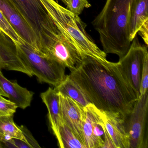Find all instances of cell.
Returning a JSON list of instances; mask_svg holds the SVG:
<instances>
[{"label":"cell","instance_id":"5","mask_svg":"<svg viewBox=\"0 0 148 148\" xmlns=\"http://www.w3.org/2000/svg\"><path fill=\"white\" fill-rule=\"evenodd\" d=\"M15 44L21 58L33 75L37 77L39 82L55 86L65 79V67L47 57L21 39Z\"/></svg>","mask_w":148,"mask_h":148},{"label":"cell","instance_id":"22","mask_svg":"<svg viewBox=\"0 0 148 148\" xmlns=\"http://www.w3.org/2000/svg\"><path fill=\"white\" fill-rule=\"evenodd\" d=\"M148 56L146 57L144 62L141 75V87L140 96L144 95L148 92Z\"/></svg>","mask_w":148,"mask_h":148},{"label":"cell","instance_id":"18","mask_svg":"<svg viewBox=\"0 0 148 148\" xmlns=\"http://www.w3.org/2000/svg\"><path fill=\"white\" fill-rule=\"evenodd\" d=\"M59 131L62 148H86L83 142L63 120L60 123Z\"/></svg>","mask_w":148,"mask_h":148},{"label":"cell","instance_id":"23","mask_svg":"<svg viewBox=\"0 0 148 148\" xmlns=\"http://www.w3.org/2000/svg\"><path fill=\"white\" fill-rule=\"evenodd\" d=\"M19 127L22 131L25 137L26 138L27 143L32 146V148H40V146L38 142L26 127L23 125H21Z\"/></svg>","mask_w":148,"mask_h":148},{"label":"cell","instance_id":"12","mask_svg":"<svg viewBox=\"0 0 148 148\" xmlns=\"http://www.w3.org/2000/svg\"><path fill=\"white\" fill-rule=\"evenodd\" d=\"M100 110V116L115 148H130L125 118L119 112Z\"/></svg>","mask_w":148,"mask_h":148},{"label":"cell","instance_id":"20","mask_svg":"<svg viewBox=\"0 0 148 148\" xmlns=\"http://www.w3.org/2000/svg\"><path fill=\"white\" fill-rule=\"evenodd\" d=\"M17 108L15 104L0 95V116L14 115Z\"/></svg>","mask_w":148,"mask_h":148},{"label":"cell","instance_id":"8","mask_svg":"<svg viewBox=\"0 0 148 148\" xmlns=\"http://www.w3.org/2000/svg\"><path fill=\"white\" fill-rule=\"evenodd\" d=\"M83 131L86 148H103L107 132L99 109L90 103L84 107Z\"/></svg>","mask_w":148,"mask_h":148},{"label":"cell","instance_id":"6","mask_svg":"<svg viewBox=\"0 0 148 148\" xmlns=\"http://www.w3.org/2000/svg\"><path fill=\"white\" fill-rule=\"evenodd\" d=\"M148 92L140 96L132 110L125 118L130 148H148Z\"/></svg>","mask_w":148,"mask_h":148},{"label":"cell","instance_id":"11","mask_svg":"<svg viewBox=\"0 0 148 148\" xmlns=\"http://www.w3.org/2000/svg\"><path fill=\"white\" fill-rule=\"evenodd\" d=\"M16 71L33 76L20 57L15 42L0 32V70Z\"/></svg>","mask_w":148,"mask_h":148},{"label":"cell","instance_id":"13","mask_svg":"<svg viewBox=\"0 0 148 148\" xmlns=\"http://www.w3.org/2000/svg\"><path fill=\"white\" fill-rule=\"evenodd\" d=\"M0 87L9 100L18 108L25 109L31 105L34 92L20 86L16 82L8 80L0 70Z\"/></svg>","mask_w":148,"mask_h":148},{"label":"cell","instance_id":"19","mask_svg":"<svg viewBox=\"0 0 148 148\" xmlns=\"http://www.w3.org/2000/svg\"><path fill=\"white\" fill-rule=\"evenodd\" d=\"M0 32L3 33L15 43L20 42L21 40L14 29L7 20L3 14L0 11Z\"/></svg>","mask_w":148,"mask_h":148},{"label":"cell","instance_id":"17","mask_svg":"<svg viewBox=\"0 0 148 148\" xmlns=\"http://www.w3.org/2000/svg\"><path fill=\"white\" fill-rule=\"evenodd\" d=\"M14 115L0 116V143L12 138L21 139L27 143L20 128L14 123Z\"/></svg>","mask_w":148,"mask_h":148},{"label":"cell","instance_id":"16","mask_svg":"<svg viewBox=\"0 0 148 148\" xmlns=\"http://www.w3.org/2000/svg\"><path fill=\"white\" fill-rule=\"evenodd\" d=\"M54 90L58 93L71 98L83 107L91 103L77 84L69 75H66L61 83L54 86Z\"/></svg>","mask_w":148,"mask_h":148},{"label":"cell","instance_id":"4","mask_svg":"<svg viewBox=\"0 0 148 148\" xmlns=\"http://www.w3.org/2000/svg\"><path fill=\"white\" fill-rule=\"evenodd\" d=\"M20 13L33 30L39 51L44 54L64 38L40 0H12Z\"/></svg>","mask_w":148,"mask_h":148},{"label":"cell","instance_id":"10","mask_svg":"<svg viewBox=\"0 0 148 148\" xmlns=\"http://www.w3.org/2000/svg\"><path fill=\"white\" fill-rule=\"evenodd\" d=\"M58 93L61 120L64 122L85 145L83 131L84 107L71 98Z\"/></svg>","mask_w":148,"mask_h":148},{"label":"cell","instance_id":"27","mask_svg":"<svg viewBox=\"0 0 148 148\" xmlns=\"http://www.w3.org/2000/svg\"></svg>","mask_w":148,"mask_h":148},{"label":"cell","instance_id":"15","mask_svg":"<svg viewBox=\"0 0 148 148\" xmlns=\"http://www.w3.org/2000/svg\"><path fill=\"white\" fill-rule=\"evenodd\" d=\"M148 21V0H134L132 5L129 23V37L132 42L138 30Z\"/></svg>","mask_w":148,"mask_h":148},{"label":"cell","instance_id":"7","mask_svg":"<svg viewBox=\"0 0 148 148\" xmlns=\"http://www.w3.org/2000/svg\"><path fill=\"white\" fill-rule=\"evenodd\" d=\"M147 56L148 46L141 44L137 35L132 41L126 54L118 62L128 82L138 98L140 96L143 66Z\"/></svg>","mask_w":148,"mask_h":148},{"label":"cell","instance_id":"24","mask_svg":"<svg viewBox=\"0 0 148 148\" xmlns=\"http://www.w3.org/2000/svg\"><path fill=\"white\" fill-rule=\"evenodd\" d=\"M138 34L142 37L145 45H148V21H146L140 27Z\"/></svg>","mask_w":148,"mask_h":148},{"label":"cell","instance_id":"9","mask_svg":"<svg viewBox=\"0 0 148 148\" xmlns=\"http://www.w3.org/2000/svg\"><path fill=\"white\" fill-rule=\"evenodd\" d=\"M0 11L20 38L40 51L36 34L12 0H0Z\"/></svg>","mask_w":148,"mask_h":148},{"label":"cell","instance_id":"2","mask_svg":"<svg viewBox=\"0 0 148 148\" xmlns=\"http://www.w3.org/2000/svg\"><path fill=\"white\" fill-rule=\"evenodd\" d=\"M134 0H106L92 24L99 35L106 53L115 54L119 60L126 54L131 42L129 23Z\"/></svg>","mask_w":148,"mask_h":148},{"label":"cell","instance_id":"14","mask_svg":"<svg viewBox=\"0 0 148 148\" xmlns=\"http://www.w3.org/2000/svg\"><path fill=\"white\" fill-rule=\"evenodd\" d=\"M42 101L45 104L48 112V118L51 127L58 140L59 146L62 148L59 134V127L61 121L59 94L54 89L49 87L45 92L40 94Z\"/></svg>","mask_w":148,"mask_h":148},{"label":"cell","instance_id":"1","mask_svg":"<svg viewBox=\"0 0 148 148\" xmlns=\"http://www.w3.org/2000/svg\"><path fill=\"white\" fill-rule=\"evenodd\" d=\"M69 75L98 109L125 118L138 97L119 62L103 63L86 57Z\"/></svg>","mask_w":148,"mask_h":148},{"label":"cell","instance_id":"21","mask_svg":"<svg viewBox=\"0 0 148 148\" xmlns=\"http://www.w3.org/2000/svg\"><path fill=\"white\" fill-rule=\"evenodd\" d=\"M91 6L88 0H69V4L66 8L71 12L79 15L85 8Z\"/></svg>","mask_w":148,"mask_h":148},{"label":"cell","instance_id":"25","mask_svg":"<svg viewBox=\"0 0 148 148\" xmlns=\"http://www.w3.org/2000/svg\"><path fill=\"white\" fill-rule=\"evenodd\" d=\"M61 1H62L64 4H65V5L67 7L68 6V4H69V0H60Z\"/></svg>","mask_w":148,"mask_h":148},{"label":"cell","instance_id":"3","mask_svg":"<svg viewBox=\"0 0 148 148\" xmlns=\"http://www.w3.org/2000/svg\"><path fill=\"white\" fill-rule=\"evenodd\" d=\"M60 32L77 49L83 59L90 57L103 63L110 61L86 32V25L79 15L54 0H40Z\"/></svg>","mask_w":148,"mask_h":148},{"label":"cell","instance_id":"26","mask_svg":"<svg viewBox=\"0 0 148 148\" xmlns=\"http://www.w3.org/2000/svg\"><path fill=\"white\" fill-rule=\"evenodd\" d=\"M0 95H2V96H4L5 97H7L6 94L3 91L1 87H0Z\"/></svg>","mask_w":148,"mask_h":148}]
</instances>
